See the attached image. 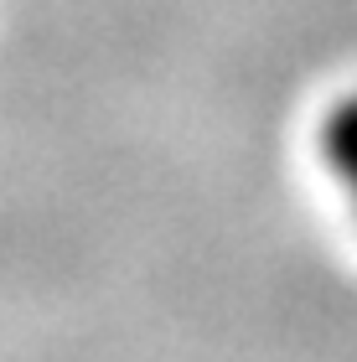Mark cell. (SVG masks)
<instances>
[{"mask_svg": "<svg viewBox=\"0 0 357 362\" xmlns=\"http://www.w3.org/2000/svg\"><path fill=\"white\" fill-rule=\"evenodd\" d=\"M321 156H327L332 181L347 192V202H352V212H357V93L327 114V129H321Z\"/></svg>", "mask_w": 357, "mask_h": 362, "instance_id": "cell-1", "label": "cell"}]
</instances>
